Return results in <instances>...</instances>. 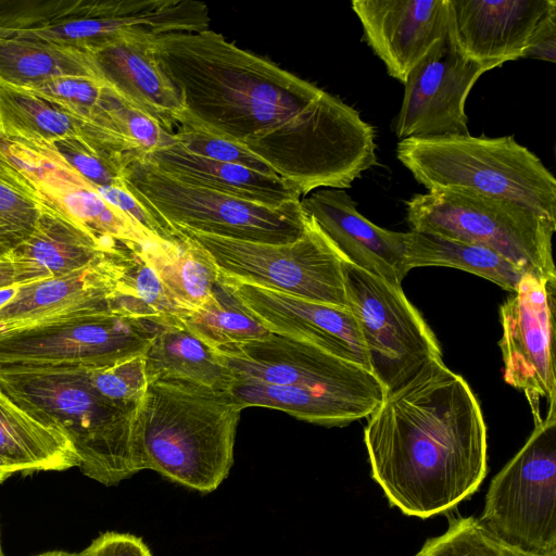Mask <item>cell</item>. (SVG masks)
Wrapping results in <instances>:
<instances>
[{
  "mask_svg": "<svg viewBox=\"0 0 556 556\" xmlns=\"http://www.w3.org/2000/svg\"><path fill=\"white\" fill-rule=\"evenodd\" d=\"M182 325L213 349L258 340L270 331L249 314L219 274L212 296Z\"/></svg>",
  "mask_w": 556,
  "mask_h": 556,
  "instance_id": "cell-32",
  "label": "cell"
},
{
  "mask_svg": "<svg viewBox=\"0 0 556 556\" xmlns=\"http://www.w3.org/2000/svg\"><path fill=\"white\" fill-rule=\"evenodd\" d=\"M349 307L364 340L370 371L391 392L431 361L442 359L439 342L402 287L343 260Z\"/></svg>",
  "mask_w": 556,
  "mask_h": 556,
  "instance_id": "cell-12",
  "label": "cell"
},
{
  "mask_svg": "<svg viewBox=\"0 0 556 556\" xmlns=\"http://www.w3.org/2000/svg\"><path fill=\"white\" fill-rule=\"evenodd\" d=\"M99 77L91 55L43 42L0 38V79L31 87L59 77Z\"/></svg>",
  "mask_w": 556,
  "mask_h": 556,
  "instance_id": "cell-30",
  "label": "cell"
},
{
  "mask_svg": "<svg viewBox=\"0 0 556 556\" xmlns=\"http://www.w3.org/2000/svg\"><path fill=\"white\" fill-rule=\"evenodd\" d=\"M405 266L457 268L485 278L510 293L515 292L525 270L484 247L434 233L405 232Z\"/></svg>",
  "mask_w": 556,
  "mask_h": 556,
  "instance_id": "cell-29",
  "label": "cell"
},
{
  "mask_svg": "<svg viewBox=\"0 0 556 556\" xmlns=\"http://www.w3.org/2000/svg\"><path fill=\"white\" fill-rule=\"evenodd\" d=\"M89 369H0V390L20 408L68 437L86 477L113 486L141 471L142 402L124 405L105 399L93 387Z\"/></svg>",
  "mask_w": 556,
  "mask_h": 556,
  "instance_id": "cell-3",
  "label": "cell"
},
{
  "mask_svg": "<svg viewBox=\"0 0 556 556\" xmlns=\"http://www.w3.org/2000/svg\"><path fill=\"white\" fill-rule=\"evenodd\" d=\"M180 236L176 241L157 238L136 250L187 316L212 296L219 270L203 248L187 236Z\"/></svg>",
  "mask_w": 556,
  "mask_h": 556,
  "instance_id": "cell-28",
  "label": "cell"
},
{
  "mask_svg": "<svg viewBox=\"0 0 556 556\" xmlns=\"http://www.w3.org/2000/svg\"><path fill=\"white\" fill-rule=\"evenodd\" d=\"M554 0H448L450 29L471 60L494 64L521 59Z\"/></svg>",
  "mask_w": 556,
  "mask_h": 556,
  "instance_id": "cell-19",
  "label": "cell"
},
{
  "mask_svg": "<svg viewBox=\"0 0 556 556\" xmlns=\"http://www.w3.org/2000/svg\"><path fill=\"white\" fill-rule=\"evenodd\" d=\"M78 556H153L146 542L134 534L108 531L96 538Z\"/></svg>",
  "mask_w": 556,
  "mask_h": 556,
  "instance_id": "cell-40",
  "label": "cell"
},
{
  "mask_svg": "<svg viewBox=\"0 0 556 556\" xmlns=\"http://www.w3.org/2000/svg\"><path fill=\"white\" fill-rule=\"evenodd\" d=\"M229 392L242 408L256 406L282 410L298 419L343 427L369 416L386 394L278 386L235 379Z\"/></svg>",
  "mask_w": 556,
  "mask_h": 556,
  "instance_id": "cell-23",
  "label": "cell"
},
{
  "mask_svg": "<svg viewBox=\"0 0 556 556\" xmlns=\"http://www.w3.org/2000/svg\"><path fill=\"white\" fill-rule=\"evenodd\" d=\"M119 245L105 243L85 227L43 204L34 230L10 255L26 265L38 281L83 269Z\"/></svg>",
  "mask_w": 556,
  "mask_h": 556,
  "instance_id": "cell-24",
  "label": "cell"
},
{
  "mask_svg": "<svg viewBox=\"0 0 556 556\" xmlns=\"http://www.w3.org/2000/svg\"><path fill=\"white\" fill-rule=\"evenodd\" d=\"M521 58L554 63L556 60V7L552 8L536 26Z\"/></svg>",
  "mask_w": 556,
  "mask_h": 556,
  "instance_id": "cell-41",
  "label": "cell"
},
{
  "mask_svg": "<svg viewBox=\"0 0 556 556\" xmlns=\"http://www.w3.org/2000/svg\"><path fill=\"white\" fill-rule=\"evenodd\" d=\"M207 21L193 0H0V38L91 53L132 35L197 33Z\"/></svg>",
  "mask_w": 556,
  "mask_h": 556,
  "instance_id": "cell-6",
  "label": "cell"
},
{
  "mask_svg": "<svg viewBox=\"0 0 556 556\" xmlns=\"http://www.w3.org/2000/svg\"><path fill=\"white\" fill-rule=\"evenodd\" d=\"M244 309L270 332L305 340L370 370L350 307L319 303L223 275Z\"/></svg>",
  "mask_w": 556,
  "mask_h": 556,
  "instance_id": "cell-16",
  "label": "cell"
},
{
  "mask_svg": "<svg viewBox=\"0 0 556 556\" xmlns=\"http://www.w3.org/2000/svg\"><path fill=\"white\" fill-rule=\"evenodd\" d=\"M146 157L178 181L257 204L279 207L301 200L300 193L277 175L206 159L187 151L176 141Z\"/></svg>",
  "mask_w": 556,
  "mask_h": 556,
  "instance_id": "cell-22",
  "label": "cell"
},
{
  "mask_svg": "<svg viewBox=\"0 0 556 556\" xmlns=\"http://www.w3.org/2000/svg\"><path fill=\"white\" fill-rule=\"evenodd\" d=\"M495 67L466 56L448 25L407 76L394 123L397 138L468 135L466 99L479 77Z\"/></svg>",
  "mask_w": 556,
  "mask_h": 556,
  "instance_id": "cell-14",
  "label": "cell"
},
{
  "mask_svg": "<svg viewBox=\"0 0 556 556\" xmlns=\"http://www.w3.org/2000/svg\"><path fill=\"white\" fill-rule=\"evenodd\" d=\"M36 281L28 268L10 254L0 257V289Z\"/></svg>",
  "mask_w": 556,
  "mask_h": 556,
  "instance_id": "cell-42",
  "label": "cell"
},
{
  "mask_svg": "<svg viewBox=\"0 0 556 556\" xmlns=\"http://www.w3.org/2000/svg\"><path fill=\"white\" fill-rule=\"evenodd\" d=\"M79 134L93 146L124 161L146 157L175 142L174 132L132 105L106 85Z\"/></svg>",
  "mask_w": 556,
  "mask_h": 556,
  "instance_id": "cell-26",
  "label": "cell"
},
{
  "mask_svg": "<svg viewBox=\"0 0 556 556\" xmlns=\"http://www.w3.org/2000/svg\"><path fill=\"white\" fill-rule=\"evenodd\" d=\"M364 39L393 78L405 84L448 27V0H354Z\"/></svg>",
  "mask_w": 556,
  "mask_h": 556,
  "instance_id": "cell-17",
  "label": "cell"
},
{
  "mask_svg": "<svg viewBox=\"0 0 556 556\" xmlns=\"http://www.w3.org/2000/svg\"><path fill=\"white\" fill-rule=\"evenodd\" d=\"M415 231L478 244L528 274L556 283V222L522 204L476 194L428 192L406 202Z\"/></svg>",
  "mask_w": 556,
  "mask_h": 556,
  "instance_id": "cell-8",
  "label": "cell"
},
{
  "mask_svg": "<svg viewBox=\"0 0 556 556\" xmlns=\"http://www.w3.org/2000/svg\"><path fill=\"white\" fill-rule=\"evenodd\" d=\"M148 382L180 380L229 391L232 371L184 325L165 327L143 354Z\"/></svg>",
  "mask_w": 556,
  "mask_h": 556,
  "instance_id": "cell-27",
  "label": "cell"
},
{
  "mask_svg": "<svg viewBox=\"0 0 556 556\" xmlns=\"http://www.w3.org/2000/svg\"><path fill=\"white\" fill-rule=\"evenodd\" d=\"M78 464L61 429L36 419L0 390V471L5 480L16 473L64 471Z\"/></svg>",
  "mask_w": 556,
  "mask_h": 556,
  "instance_id": "cell-25",
  "label": "cell"
},
{
  "mask_svg": "<svg viewBox=\"0 0 556 556\" xmlns=\"http://www.w3.org/2000/svg\"><path fill=\"white\" fill-rule=\"evenodd\" d=\"M35 556H78V553H70L65 551H49Z\"/></svg>",
  "mask_w": 556,
  "mask_h": 556,
  "instance_id": "cell-44",
  "label": "cell"
},
{
  "mask_svg": "<svg viewBox=\"0 0 556 556\" xmlns=\"http://www.w3.org/2000/svg\"><path fill=\"white\" fill-rule=\"evenodd\" d=\"M175 229L203 248L225 276L311 301L349 307L343 258L309 216L303 235L285 244Z\"/></svg>",
  "mask_w": 556,
  "mask_h": 556,
  "instance_id": "cell-11",
  "label": "cell"
},
{
  "mask_svg": "<svg viewBox=\"0 0 556 556\" xmlns=\"http://www.w3.org/2000/svg\"><path fill=\"white\" fill-rule=\"evenodd\" d=\"M555 285L526 273L500 307L498 342L506 383L525 393L534 424L542 421L540 404L556 408L554 365Z\"/></svg>",
  "mask_w": 556,
  "mask_h": 556,
  "instance_id": "cell-13",
  "label": "cell"
},
{
  "mask_svg": "<svg viewBox=\"0 0 556 556\" xmlns=\"http://www.w3.org/2000/svg\"><path fill=\"white\" fill-rule=\"evenodd\" d=\"M94 189L105 201L124 212L134 222L155 236L168 241L180 239V233L166 222L151 213L149 208L130 192L126 185L106 186Z\"/></svg>",
  "mask_w": 556,
  "mask_h": 556,
  "instance_id": "cell-39",
  "label": "cell"
},
{
  "mask_svg": "<svg viewBox=\"0 0 556 556\" xmlns=\"http://www.w3.org/2000/svg\"><path fill=\"white\" fill-rule=\"evenodd\" d=\"M415 556H532L491 534L473 517H451L446 531L428 539Z\"/></svg>",
  "mask_w": 556,
  "mask_h": 556,
  "instance_id": "cell-33",
  "label": "cell"
},
{
  "mask_svg": "<svg viewBox=\"0 0 556 556\" xmlns=\"http://www.w3.org/2000/svg\"><path fill=\"white\" fill-rule=\"evenodd\" d=\"M83 122L37 93L0 79V137L52 142L79 134Z\"/></svg>",
  "mask_w": 556,
  "mask_h": 556,
  "instance_id": "cell-31",
  "label": "cell"
},
{
  "mask_svg": "<svg viewBox=\"0 0 556 556\" xmlns=\"http://www.w3.org/2000/svg\"><path fill=\"white\" fill-rule=\"evenodd\" d=\"M143 354L110 366L90 368L89 377L96 390L105 399L118 404L141 403L149 383Z\"/></svg>",
  "mask_w": 556,
  "mask_h": 556,
  "instance_id": "cell-36",
  "label": "cell"
},
{
  "mask_svg": "<svg viewBox=\"0 0 556 556\" xmlns=\"http://www.w3.org/2000/svg\"><path fill=\"white\" fill-rule=\"evenodd\" d=\"M553 556H556V555H553Z\"/></svg>",
  "mask_w": 556,
  "mask_h": 556,
  "instance_id": "cell-47",
  "label": "cell"
},
{
  "mask_svg": "<svg viewBox=\"0 0 556 556\" xmlns=\"http://www.w3.org/2000/svg\"><path fill=\"white\" fill-rule=\"evenodd\" d=\"M124 180L151 213L174 228L285 244L303 235L308 219L301 200L279 207L257 204L178 181L143 156L124 162Z\"/></svg>",
  "mask_w": 556,
  "mask_h": 556,
  "instance_id": "cell-7",
  "label": "cell"
},
{
  "mask_svg": "<svg viewBox=\"0 0 556 556\" xmlns=\"http://www.w3.org/2000/svg\"><path fill=\"white\" fill-rule=\"evenodd\" d=\"M478 521L520 552L556 555V408L493 477Z\"/></svg>",
  "mask_w": 556,
  "mask_h": 556,
  "instance_id": "cell-10",
  "label": "cell"
},
{
  "mask_svg": "<svg viewBox=\"0 0 556 556\" xmlns=\"http://www.w3.org/2000/svg\"><path fill=\"white\" fill-rule=\"evenodd\" d=\"M364 442L371 478L391 506L426 519L470 497L488 472V433L466 380L442 359L388 392Z\"/></svg>",
  "mask_w": 556,
  "mask_h": 556,
  "instance_id": "cell-2",
  "label": "cell"
},
{
  "mask_svg": "<svg viewBox=\"0 0 556 556\" xmlns=\"http://www.w3.org/2000/svg\"><path fill=\"white\" fill-rule=\"evenodd\" d=\"M0 176L10 180V181H13L17 185H21L25 188H28L33 191L34 188L30 186V184L26 180V178L21 175L12 165L11 163L7 160V157L4 156V154L0 151Z\"/></svg>",
  "mask_w": 556,
  "mask_h": 556,
  "instance_id": "cell-43",
  "label": "cell"
},
{
  "mask_svg": "<svg viewBox=\"0 0 556 556\" xmlns=\"http://www.w3.org/2000/svg\"><path fill=\"white\" fill-rule=\"evenodd\" d=\"M156 37L132 35L91 53L99 78L122 98L175 132L182 114L179 93L154 51Z\"/></svg>",
  "mask_w": 556,
  "mask_h": 556,
  "instance_id": "cell-21",
  "label": "cell"
},
{
  "mask_svg": "<svg viewBox=\"0 0 556 556\" xmlns=\"http://www.w3.org/2000/svg\"><path fill=\"white\" fill-rule=\"evenodd\" d=\"M42 207L33 190L0 176V257L29 237Z\"/></svg>",
  "mask_w": 556,
  "mask_h": 556,
  "instance_id": "cell-35",
  "label": "cell"
},
{
  "mask_svg": "<svg viewBox=\"0 0 556 556\" xmlns=\"http://www.w3.org/2000/svg\"><path fill=\"white\" fill-rule=\"evenodd\" d=\"M42 143L93 188L125 185L124 160L93 146L80 134Z\"/></svg>",
  "mask_w": 556,
  "mask_h": 556,
  "instance_id": "cell-34",
  "label": "cell"
},
{
  "mask_svg": "<svg viewBox=\"0 0 556 556\" xmlns=\"http://www.w3.org/2000/svg\"><path fill=\"white\" fill-rule=\"evenodd\" d=\"M215 352L235 379L387 394L365 367L288 336L270 332L263 339L216 348Z\"/></svg>",
  "mask_w": 556,
  "mask_h": 556,
  "instance_id": "cell-15",
  "label": "cell"
},
{
  "mask_svg": "<svg viewBox=\"0 0 556 556\" xmlns=\"http://www.w3.org/2000/svg\"><path fill=\"white\" fill-rule=\"evenodd\" d=\"M242 406L229 391L180 380L148 383L139 418L141 470L207 494L228 477Z\"/></svg>",
  "mask_w": 556,
  "mask_h": 556,
  "instance_id": "cell-4",
  "label": "cell"
},
{
  "mask_svg": "<svg viewBox=\"0 0 556 556\" xmlns=\"http://www.w3.org/2000/svg\"><path fill=\"white\" fill-rule=\"evenodd\" d=\"M105 84L99 77H59L26 89L37 93L73 116L87 121ZM23 88V87H22Z\"/></svg>",
  "mask_w": 556,
  "mask_h": 556,
  "instance_id": "cell-38",
  "label": "cell"
},
{
  "mask_svg": "<svg viewBox=\"0 0 556 556\" xmlns=\"http://www.w3.org/2000/svg\"><path fill=\"white\" fill-rule=\"evenodd\" d=\"M187 124L235 142L300 195L345 189L376 164L375 130L341 99L222 34L154 39Z\"/></svg>",
  "mask_w": 556,
  "mask_h": 556,
  "instance_id": "cell-1",
  "label": "cell"
},
{
  "mask_svg": "<svg viewBox=\"0 0 556 556\" xmlns=\"http://www.w3.org/2000/svg\"><path fill=\"white\" fill-rule=\"evenodd\" d=\"M174 138L178 144L193 154L240 165L262 174L276 175L266 163L243 147L194 126L179 124Z\"/></svg>",
  "mask_w": 556,
  "mask_h": 556,
  "instance_id": "cell-37",
  "label": "cell"
},
{
  "mask_svg": "<svg viewBox=\"0 0 556 556\" xmlns=\"http://www.w3.org/2000/svg\"><path fill=\"white\" fill-rule=\"evenodd\" d=\"M397 160L428 192L476 194L522 204L556 222V179L513 136L406 138Z\"/></svg>",
  "mask_w": 556,
  "mask_h": 556,
  "instance_id": "cell-5",
  "label": "cell"
},
{
  "mask_svg": "<svg viewBox=\"0 0 556 556\" xmlns=\"http://www.w3.org/2000/svg\"><path fill=\"white\" fill-rule=\"evenodd\" d=\"M301 204L344 261L401 286L408 274L405 232L388 230L368 220L342 189L314 190L301 200Z\"/></svg>",
  "mask_w": 556,
  "mask_h": 556,
  "instance_id": "cell-18",
  "label": "cell"
},
{
  "mask_svg": "<svg viewBox=\"0 0 556 556\" xmlns=\"http://www.w3.org/2000/svg\"><path fill=\"white\" fill-rule=\"evenodd\" d=\"M121 249L67 275L15 286L0 307V336L70 311L109 309L108 300L117 288Z\"/></svg>",
  "mask_w": 556,
  "mask_h": 556,
  "instance_id": "cell-20",
  "label": "cell"
},
{
  "mask_svg": "<svg viewBox=\"0 0 556 556\" xmlns=\"http://www.w3.org/2000/svg\"><path fill=\"white\" fill-rule=\"evenodd\" d=\"M164 328L106 308L70 311L0 336V369L110 366L143 354Z\"/></svg>",
  "mask_w": 556,
  "mask_h": 556,
  "instance_id": "cell-9",
  "label": "cell"
},
{
  "mask_svg": "<svg viewBox=\"0 0 556 556\" xmlns=\"http://www.w3.org/2000/svg\"><path fill=\"white\" fill-rule=\"evenodd\" d=\"M4 481H5V478L3 477V475L0 471V484L3 483Z\"/></svg>",
  "mask_w": 556,
  "mask_h": 556,
  "instance_id": "cell-46",
  "label": "cell"
},
{
  "mask_svg": "<svg viewBox=\"0 0 556 556\" xmlns=\"http://www.w3.org/2000/svg\"><path fill=\"white\" fill-rule=\"evenodd\" d=\"M0 556H5V554L3 553V549H2V545H1V538H0Z\"/></svg>",
  "mask_w": 556,
  "mask_h": 556,
  "instance_id": "cell-45",
  "label": "cell"
}]
</instances>
